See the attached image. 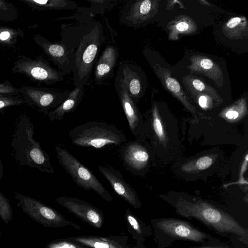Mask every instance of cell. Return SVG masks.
<instances>
[{
    "instance_id": "6da1fadb",
    "label": "cell",
    "mask_w": 248,
    "mask_h": 248,
    "mask_svg": "<svg viewBox=\"0 0 248 248\" xmlns=\"http://www.w3.org/2000/svg\"><path fill=\"white\" fill-rule=\"evenodd\" d=\"M88 7H78L73 16L58 19H74L76 23L61 26V42L73 53L76 68L73 72L75 86L87 84L105 40L103 27L94 19Z\"/></svg>"
},
{
    "instance_id": "7a4b0ae2",
    "label": "cell",
    "mask_w": 248,
    "mask_h": 248,
    "mask_svg": "<svg viewBox=\"0 0 248 248\" xmlns=\"http://www.w3.org/2000/svg\"><path fill=\"white\" fill-rule=\"evenodd\" d=\"M160 197L173 207L179 216L196 220L221 237L235 235L239 241L248 245V229L209 201L182 193L172 192Z\"/></svg>"
},
{
    "instance_id": "3957f363",
    "label": "cell",
    "mask_w": 248,
    "mask_h": 248,
    "mask_svg": "<svg viewBox=\"0 0 248 248\" xmlns=\"http://www.w3.org/2000/svg\"><path fill=\"white\" fill-rule=\"evenodd\" d=\"M34 127L30 117L22 115L17 120L12 136L11 146L12 156L20 166L54 173L50 156L33 138Z\"/></svg>"
},
{
    "instance_id": "277c9868",
    "label": "cell",
    "mask_w": 248,
    "mask_h": 248,
    "mask_svg": "<svg viewBox=\"0 0 248 248\" xmlns=\"http://www.w3.org/2000/svg\"><path fill=\"white\" fill-rule=\"evenodd\" d=\"M151 226L157 248H169L176 241H188L202 245L223 243L190 222L174 217L154 218L151 221Z\"/></svg>"
},
{
    "instance_id": "5b68a950",
    "label": "cell",
    "mask_w": 248,
    "mask_h": 248,
    "mask_svg": "<svg viewBox=\"0 0 248 248\" xmlns=\"http://www.w3.org/2000/svg\"><path fill=\"white\" fill-rule=\"evenodd\" d=\"M68 137L75 145L96 149L121 146L127 140L124 133L114 125L100 121L77 125L68 131Z\"/></svg>"
},
{
    "instance_id": "8992f818",
    "label": "cell",
    "mask_w": 248,
    "mask_h": 248,
    "mask_svg": "<svg viewBox=\"0 0 248 248\" xmlns=\"http://www.w3.org/2000/svg\"><path fill=\"white\" fill-rule=\"evenodd\" d=\"M55 150L58 161L78 186L86 190H93L107 202L113 201L111 195L91 170L65 148L57 145Z\"/></svg>"
},
{
    "instance_id": "52a82bcc",
    "label": "cell",
    "mask_w": 248,
    "mask_h": 248,
    "mask_svg": "<svg viewBox=\"0 0 248 248\" xmlns=\"http://www.w3.org/2000/svg\"><path fill=\"white\" fill-rule=\"evenodd\" d=\"M11 70L14 74L25 75L31 81L38 85H50L62 81L66 75L52 67L41 55L34 59L23 55H18Z\"/></svg>"
},
{
    "instance_id": "ba28073f",
    "label": "cell",
    "mask_w": 248,
    "mask_h": 248,
    "mask_svg": "<svg viewBox=\"0 0 248 248\" xmlns=\"http://www.w3.org/2000/svg\"><path fill=\"white\" fill-rule=\"evenodd\" d=\"M14 196L17 206L24 213L45 227L57 228L71 226L76 229H81L78 224L36 199L16 192H14Z\"/></svg>"
},
{
    "instance_id": "9c48e42d",
    "label": "cell",
    "mask_w": 248,
    "mask_h": 248,
    "mask_svg": "<svg viewBox=\"0 0 248 248\" xmlns=\"http://www.w3.org/2000/svg\"><path fill=\"white\" fill-rule=\"evenodd\" d=\"M18 89L25 104L46 115L62 104L69 93L67 90L31 86Z\"/></svg>"
},
{
    "instance_id": "30bf717a",
    "label": "cell",
    "mask_w": 248,
    "mask_h": 248,
    "mask_svg": "<svg viewBox=\"0 0 248 248\" xmlns=\"http://www.w3.org/2000/svg\"><path fill=\"white\" fill-rule=\"evenodd\" d=\"M120 155L127 170L138 175H142L147 170L151 154L144 140H130L122 145Z\"/></svg>"
},
{
    "instance_id": "8fae6325",
    "label": "cell",
    "mask_w": 248,
    "mask_h": 248,
    "mask_svg": "<svg viewBox=\"0 0 248 248\" xmlns=\"http://www.w3.org/2000/svg\"><path fill=\"white\" fill-rule=\"evenodd\" d=\"M33 38L44 53L58 67L59 70L66 75L75 71V56L61 42H51L38 33L34 34Z\"/></svg>"
},
{
    "instance_id": "7c38bea8",
    "label": "cell",
    "mask_w": 248,
    "mask_h": 248,
    "mask_svg": "<svg viewBox=\"0 0 248 248\" xmlns=\"http://www.w3.org/2000/svg\"><path fill=\"white\" fill-rule=\"evenodd\" d=\"M55 201L93 227L100 229L103 226L104 218L102 212L88 202L77 198L66 196L57 197Z\"/></svg>"
},
{
    "instance_id": "4fadbf2b",
    "label": "cell",
    "mask_w": 248,
    "mask_h": 248,
    "mask_svg": "<svg viewBox=\"0 0 248 248\" xmlns=\"http://www.w3.org/2000/svg\"><path fill=\"white\" fill-rule=\"evenodd\" d=\"M114 87L131 132L137 140H144V121L136 102L120 84L115 82Z\"/></svg>"
},
{
    "instance_id": "5bb4252c",
    "label": "cell",
    "mask_w": 248,
    "mask_h": 248,
    "mask_svg": "<svg viewBox=\"0 0 248 248\" xmlns=\"http://www.w3.org/2000/svg\"><path fill=\"white\" fill-rule=\"evenodd\" d=\"M111 33V41L106 45L94 65V82L97 85L105 84L108 79L114 76L119 51L114 39V34Z\"/></svg>"
},
{
    "instance_id": "9a60e30c",
    "label": "cell",
    "mask_w": 248,
    "mask_h": 248,
    "mask_svg": "<svg viewBox=\"0 0 248 248\" xmlns=\"http://www.w3.org/2000/svg\"><path fill=\"white\" fill-rule=\"evenodd\" d=\"M98 169L118 195L134 208L141 207V203L134 189L124 180L119 170L112 167L101 165L98 166Z\"/></svg>"
},
{
    "instance_id": "2e32d148",
    "label": "cell",
    "mask_w": 248,
    "mask_h": 248,
    "mask_svg": "<svg viewBox=\"0 0 248 248\" xmlns=\"http://www.w3.org/2000/svg\"><path fill=\"white\" fill-rule=\"evenodd\" d=\"M137 67L126 61L121 62L115 78V82L122 85L132 99L136 103L141 94L142 84Z\"/></svg>"
},
{
    "instance_id": "e0dca14e",
    "label": "cell",
    "mask_w": 248,
    "mask_h": 248,
    "mask_svg": "<svg viewBox=\"0 0 248 248\" xmlns=\"http://www.w3.org/2000/svg\"><path fill=\"white\" fill-rule=\"evenodd\" d=\"M84 88V85L75 86L62 104L48 113L49 120L52 122L60 121L66 113L75 111L82 101Z\"/></svg>"
},
{
    "instance_id": "ac0fdd59",
    "label": "cell",
    "mask_w": 248,
    "mask_h": 248,
    "mask_svg": "<svg viewBox=\"0 0 248 248\" xmlns=\"http://www.w3.org/2000/svg\"><path fill=\"white\" fill-rule=\"evenodd\" d=\"M127 229L137 244H144L146 239L152 235L151 225H147L127 208L125 213Z\"/></svg>"
},
{
    "instance_id": "d6986e66",
    "label": "cell",
    "mask_w": 248,
    "mask_h": 248,
    "mask_svg": "<svg viewBox=\"0 0 248 248\" xmlns=\"http://www.w3.org/2000/svg\"><path fill=\"white\" fill-rule=\"evenodd\" d=\"M31 9L38 11L46 10H75L77 4L70 0H20Z\"/></svg>"
},
{
    "instance_id": "ffe728a7",
    "label": "cell",
    "mask_w": 248,
    "mask_h": 248,
    "mask_svg": "<svg viewBox=\"0 0 248 248\" xmlns=\"http://www.w3.org/2000/svg\"><path fill=\"white\" fill-rule=\"evenodd\" d=\"M67 239L89 248H125L122 245L109 238L81 236L70 237Z\"/></svg>"
},
{
    "instance_id": "44dd1931",
    "label": "cell",
    "mask_w": 248,
    "mask_h": 248,
    "mask_svg": "<svg viewBox=\"0 0 248 248\" xmlns=\"http://www.w3.org/2000/svg\"><path fill=\"white\" fill-rule=\"evenodd\" d=\"M216 155H206L187 162L181 167L183 172L194 173L199 172L210 167L216 158Z\"/></svg>"
},
{
    "instance_id": "7402d4cb",
    "label": "cell",
    "mask_w": 248,
    "mask_h": 248,
    "mask_svg": "<svg viewBox=\"0 0 248 248\" xmlns=\"http://www.w3.org/2000/svg\"><path fill=\"white\" fill-rule=\"evenodd\" d=\"M144 131L151 129L155 138L161 142L167 140V134L164 129L162 120L161 119L157 110L155 108L152 111L150 119L144 122Z\"/></svg>"
},
{
    "instance_id": "603a6c76",
    "label": "cell",
    "mask_w": 248,
    "mask_h": 248,
    "mask_svg": "<svg viewBox=\"0 0 248 248\" xmlns=\"http://www.w3.org/2000/svg\"><path fill=\"white\" fill-rule=\"evenodd\" d=\"M24 35V31L19 28L0 26V45L12 46L19 38H23Z\"/></svg>"
},
{
    "instance_id": "cb8c5ba5",
    "label": "cell",
    "mask_w": 248,
    "mask_h": 248,
    "mask_svg": "<svg viewBox=\"0 0 248 248\" xmlns=\"http://www.w3.org/2000/svg\"><path fill=\"white\" fill-rule=\"evenodd\" d=\"M17 10L13 3L0 0V21H13L17 19Z\"/></svg>"
},
{
    "instance_id": "d4e9b609",
    "label": "cell",
    "mask_w": 248,
    "mask_h": 248,
    "mask_svg": "<svg viewBox=\"0 0 248 248\" xmlns=\"http://www.w3.org/2000/svg\"><path fill=\"white\" fill-rule=\"evenodd\" d=\"M91 3L89 8L91 13L95 16L97 14L103 15L106 10L112 9L116 0H87Z\"/></svg>"
},
{
    "instance_id": "484cf974",
    "label": "cell",
    "mask_w": 248,
    "mask_h": 248,
    "mask_svg": "<svg viewBox=\"0 0 248 248\" xmlns=\"http://www.w3.org/2000/svg\"><path fill=\"white\" fill-rule=\"evenodd\" d=\"M13 217V209L9 200L0 191V218L8 225Z\"/></svg>"
},
{
    "instance_id": "4316f807",
    "label": "cell",
    "mask_w": 248,
    "mask_h": 248,
    "mask_svg": "<svg viewBox=\"0 0 248 248\" xmlns=\"http://www.w3.org/2000/svg\"><path fill=\"white\" fill-rule=\"evenodd\" d=\"M25 104V101L20 95H9L0 94V113H3L5 110L10 107Z\"/></svg>"
},
{
    "instance_id": "83f0119b",
    "label": "cell",
    "mask_w": 248,
    "mask_h": 248,
    "mask_svg": "<svg viewBox=\"0 0 248 248\" xmlns=\"http://www.w3.org/2000/svg\"><path fill=\"white\" fill-rule=\"evenodd\" d=\"M46 248H89L68 239L54 240L46 246Z\"/></svg>"
},
{
    "instance_id": "f1b7e54d",
    "label": "cell",
    "mask_w": 248,
    "mask_h": 248,
    "mask_svg": "<svg viewBox=\"0 0 248 248\" xmlns=\"http://www.w3.org/2000/svg\"><path fill=\"white\" fill-rule=\"evenodd\" d=\"M0 94L14 96L20 95L18 89L15 87L8 80L0 83Z\"/></svg>"
},
{
    "instance_id": "f546056e",
    "label": "cell",
    "mask_w": 248,
    "mask_h": 248,
    "mask_svg": "<svg viewBox=\"0 0 248 248\" xmlns=\"http://www.w3.org/2000/svg\"><path fill=\"white\" fill-rule=\"evenodd\" d=\"M247 165H248V154H247L245 156V158L244 160V162L243 163V164L241 166V169L240 170V174L239 176V178L238 180V181L230 183L229 184L227 185L226 186H228L230 185H248V181L243 177V175L245 172V171L247 170Z\"/></svg>"
},
{
    "instance_id": "4dcf8cb0",
    "label": "cell",
    "mask_w": 248,
    "mask_h": 248,
    "mask_svg": "<svg viewBox=\"0 0 248 248\" xmlns=\"http://www.w3.org/2000/svg\"><path fill=\"white\" fill-rule=\"evenodd\" d=\"M166 83L168 89L173 93H177L180 90L179 83L175 79L168 78L166 79Z\"/></svg>"
},
{
    "instance_id": "1f68e13d",
    "label": "cell",
    "mask_w": 248,
    "mask_h": 248,
    "mask_svg": "<svg viewBox=\"0 0 248 248\" xmlns=\"http://www.w3.org/2000/svg\"><path fill=\"white\" fill-rule=\"evenodd\" d=\"M188 248H232L229 245L224 243L219 244L211 245H202L200 246H196L189 247Z\"/></svg>"
},
{
    "instance_id": "d6a6232c",
    "label": "cell",
    "mask_w": 248,
    "mask_h": 248,
    "mask_svg": "<svg viewBox=\"0 0 248 248\" xmlns=\"http://www.w3.org/2000/svg\"><path fill=\"white\" fill-rule=\"evenodd\" d=\"M201 66L205 69L211 68L213 65V62L208 59H203L201 61Z\"/></svg>"
},
{
    "instance_id": "836d02e7",
    "label": "cell",
    "mask_w": 248,
    "mask_h": 248,
    "mask_svg": "<svg viewBox=\"0 0 248 248\" xmlns=\"http://www.w3.org/2000/svg\"><path fill=\"white\" fill-rule=\"evenodd\" d=\"M241 21V18L238 17L231 19L227 23V26L230 28H232L238 25Z\"/></svg>"
},
{
    "instance_id": "e575fe53",
    "label": "cell",
    "mask_w": 248,
    "mask_h": 248,
    "mask_svg": "<svg viewBox=\"0 0 248 248\" xmlns=\"http://www.w3.org/2000/svg\"><path fill=\"white\" fill-rule=\"evenodd\" d=\"M193 85L197 90L200 91H202L205 89V85L199 79L194 80L193 81Z\"/></svg>"
},
{
    "instance_id": "d590c367",
    "label": "cell",
    "mask_w": 248,
    "mask_h": 248,
    "mask_svg": "<svg viewBox=\"0 0 248 248\" xmlns=\"http://www.w3.org/2000/svg\"><path fill=\"white\" fill-rule=\"evenodd\" d=\"M176 28L177 30H178L179 31H186L188 30L189 28V25H188L187 23L184 22H180L176 25Z\"/></svg>"
},
{
    "instance_id": "8d00e7d4",
    "label": "cell",
    "mask_w": 248,
    "mask_h": 248,
    "mask_svg": "<svg viewBox=\"0 0 248 248\" xmlns=\"http://www.w3.org/2000/svg\"><path fill=\"white\" fill-rule=\"evenodd\" d=\"M199 104L200 106L203 108H204L207 106V99L205 96H201L199 99Z\"/></svg>"
},
{
    "instance_id": "74e56055",
    "label": "cell",
    "mask_w": 248,
    "mask_h": 248,
    "mask_svg": "<svg viewBox=\"0 0 248 248\" xmlns=\"http://www.w3.org/2000/svg\"><path fill=\"white\" fill-rule=\"evenodd\" d=\"M3 173V168L0 157V179H2Z\"/></svg>"
},
{
    "instance_id": "f35d334b",
    "label": "cell",
    "mask_w": 248,
    "mask_h": 248,
    "mask_svg": "<svg viewBox=\"0 0 248 248\" xmlns=\"http://www.w3.org/2000/svg\"><path fill=\"white\" fill-rule=\"evenodd\" d=\"M133 248H146L144 244H137V245Z\"/></svg>"
},
{
    "instance_id": "ab89813d",
    "label": "cell",
    "mask_w": 248,
    "mask_h": 248,
    "mask_svg": "<svg viewBox=\"0 0 248 248\" xmlns=\"http://www.w3.org/2000/svg\"><path fill=\"white\" fill-rule=\"evenodd\" d=\"M0 236H1V232H0Z\"/></svg>"
}]
</instances>
